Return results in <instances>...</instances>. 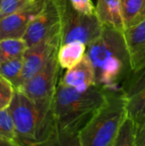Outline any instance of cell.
Wrapping results in <instances>:
<instances>
[{
  "instance_id": "5",
  "label": "cell",
  "mask_w": 145,
  "mask_h": 146,
  "mask_svg": "<svg viewBox=\"0 0 145 146\" xmlns=\"http://www.w3.org/2000/svg\"><path fill=\"white\" fill-rule=\"evenodd\" d=\"M103 25L96 15L79 12L69 0H62L61 45L79 41L85 45L91 44L102 33Z\"/></svg>"
},
{
  "instance_id": "3",
  "label": "cell",
  "mask_w": 145,
  "mask_h": 146,
  "mask_svg": "<svg viewBox=\"0 0 145 146\" xmlns=\"http://www.w3.org/2000/svg\"><path fill=\"white\" fill-rule=\"evenodd\" d=\"M53 100L35 102L15 88L8 110L14 121L21 145H55Z\"/></svg>"
},
{
  "instance_id": "14",
  "label": "cell",
  "mask_w": 145,
  "mask_h": 146,
  "mask_svg": "<svg viewBox=\"0 0 145 146\" xmlns=\"http://www.w3.org/2000/svg\"><path fill=\"white\" fill-rule=\"evenodd\" d=\"M87 45L74 41L62 44L57 51V60L62 68L69 69L78 64L86 53Z\"/></svg>"
},
{
  "instance_id": "20",
  "label": "cell",
  "mask_w": 145,
  "mask_h": 146,
  "mask_svg": "<svg viewBox=\"0 0 145 146\" xmlns=\"http://www.w3.org/2000/svg\"><path fill=\"white\" fill-rule=\"evenodd\" d=\"M15 93V87L6 79L0 76V110L8 109Z\"/></svg>"
},
{
  "instance_id": "13",
  "label": "cell",
  "mask_w": 145,
  "mask_h": 146,
  "mask_svg": "<svg viewBox=\"0 0 145 146\" xmlns=\"http://www.w3.org/2000/svg\"><path fill=\"white\" fill-rule=\"evenodd\" d=\"M96 15L103 26L124 32L121 0H97Z\"/></svg>"
},
{
  "instance_id": "23",
  "label": "cell",
  "mask_w": 145,
  "mask_h": 146,
  "mask_svg": "<svg viewBox=\"0 0 145 146\" xmlns=\"http://www.w3.org/2000/svg\"><path fill=\"white\" fill-rule=\"evenodd\" d=\"M136 146H145V119L137 125Z\"/></svg>"
},
{
  "instance_id": "11",
  "label": "cell",
  "mask_w": 145,
  "mask_h": 146,
  "mask_svg": "<svg viewBox=\"0 0 145 146\" xmlns=\"http://www.w3.org/2000/svg\"><path fill=\"white\" fill-rule=\"evenodd\" d=\"M132 72L145 68V20L123 32Z\"/></svg>"
},
{
  "instance_id": "22",
  "label": "cell",
  "mask_w": 145,
  "mask_h": 146,
  "mask_svg": "<svg viewBox=\"0 0 145 146\" xmlns=\"http://www.w3.org/2000/svg\"><path fill=\"white\" fill-rule=\"evenodd\" d=\"M70 3L80 13L85 15H96V6L91 0H69Z\"/></svg>"
},
{
  "instance_id": "18",
  "label": "cell",
  "mask_w": 145,
  "mask_h": 146,
  "mask_svg": "<svg viewBox=\"0 0 145 146\" xmlns=\"http://www.w3.org/2000/svg\"><path fill=\"white\" fill-rule=\"evenodd\" d=\"M23 68V56L0 62V76L9 80L15 88Z\"/></svg>"
},
{
  "instance_id": "10",
  "label": "cell",
  "mask_w": 145,
  "mask_h": 146,
  "mask_svg": "<svg viewBox=\"0 0 145 146\" xmlns=\"http://www.w3.org/2000/svg\"><path fill=\"white\" fill-rule=\"evenodd\" d=\"M122 89L127 99L128 115L138 125L145 119V68L132 72Z\"/></svg>"
},
{
  "instance_id": "15",
  "label": "cell",
  "mask_w": 145,
  "mask_h": 146,
  "mask_svg": "<svg viewBox=\"0 0 145 146\" xmlns=\"http://www.w3.org/2000/svg\"><path fill=\"white\" fill-rule=\"evenodd\" d=\"M125 29L145 20V0H121Z\"/></svg>"
},
{
  "instance_id": "21",
  "label": "cell",
  "mask_w": 145,
  "mask_h": 146,
  "mask_svg": "<svg viewBox=\"0 0 145 146\" xmlns=\"http://www.w3.org/2000/svg\"><path fill=\"white\" fill-rule=\"evenodd\" d=\"M32 0H3L0 11V18L10 15L26 5Z\"/></svg>"
},
{
  "instance_id": "25",
  "label": "cell",
  "mask_w": 145,
  "mask_h": 146,
  "mask_svg": "<svg viewBox=\"0 0 145 146\" xmlns=\"http://www.w3.org/2000/svg\"><path fill=\"white\" fill-rule=\"evenodd\" d=\"M2 3H3V0H0V11H1V8H2Z\"/></svg>"
},
{
  "instance_id": "8",
  "label": "cell",
  "mask_w": 145,
  "mask_h": 146,
  "mask_svg": "<svg viewBox=\"0 0 145 146\" xmlns=\"http://www.w3.org/2000/svg\"><path fill=\"white\" fill-rule=\"evenodd\" d=\"M61 38L44 39L26 49L23 55V68L15 88H19L37 72H38L51 56L58 51Z\"/></svg>"
},
{
  "instance_id": "2",
  "label": "cell",
  "mask_w": 145,
  "mask_h": 146,
  "mask_svg": "<svg viewBox=\"0 0 145 146\" xmlns=\"http://www.w3.org/2000/svg\"><path fill=\"white\" fill-rule=\"evenodd\" d=\"M86 56L95 71L96 85L105 90H121L132 73L123 32L103 26L101 35L87 45Z\"/></svg>"
},
{
  "instance_id": "1",
  "label": "cell",
  "mask_w": 145,
  "mask_h": 146,
  "mask_svg": "<svg viewBox=\"0 0 145 146\" xmlns=\"http://www.w3.org/2000/svg\"><path fill=\"white\" fill-rule=\"evenodd\" d=\"M106 97V90L97 85L78 91L59 81L52 105L55 145H79L80 131L103 104Z\"/></svg>"
},
{
  "instance_id": "12",
  "label": "cell",
  "mask_w": 145,
  "mask_h": 146,
  "mask_svg": "<svg viewBox=\"0 0 145 146\" xmlns=\"http://www.w3.org/2000/svg\"><path fill=\"white\" fill-rule=\"evenodd\" d=\"M60 81L65 86L73 87L78 91H85L91 86L96 85L95 71L86 54L78 64L67 69V72Z\"/></svg>"
},
{
  "instance_id": "7",
  "label": "cell",
  "mask_w": 145,
  "mask_h": 146,
  "mask_svg": "<svg viewBox=\"0 0 145 146\" xmlns=\"http://www.w3.org/2000/svg\"><path fill=\"white\" fill-rule=\"evenodd\" d=\"M60 64L57 52L54 54L46 64L19 89L35 102L52 101L57 85L60 81Z\"/></svg>"
},
{
  "instance_id": "24",
  "label": "cell",
  "mask_w": 145,
  "mask_h": 146,
  "mask_svg": "<svg viewBox=\"0 0 145 146\" xmlns=\"http://www.w3.org/2000/svg\"><path fill=\"white\" fill-rule=\"evenodd\" d=\"M0 146H13V145L11 143H9V141L0 139Z\"/></svg>"
},
{
  "instance_id": "17",
  "label": "cell",
  "mask_w": 145,
  "mask_h": 146,
  "mask_svg": "<svg viewBox=\"0 0 145 146\" xmlns=\"http://www.w3.org/2000/svg\"><path fill=\"white\" fill-rule=\"evenodd\" d=\"M137 125L128 115L121 123L113 146H136Z\"/></svg>"
},
{
  "instance_id": "6",
  "label": "cell",
  "mask_w": 145,
  "mask_h": 146,
  "mask_svg": "<svg viewBox=\"0 0 145 146\" xmlns=\"http://www.w3.org/2000/svg\"><path fill=\"white\" fill-rule=\"evenodd\" d=\"M62 0H46L41 11L33 18L23 37L28 47L44 39L61 38Z\"/></svg>"
},
{
  "instance_id": "4",
  "label": "cell",
  "mask_w": 145,
  "mask_h": 146,
  "mask_svg": "<svg viewBox=\"0 0 145 146\" xmlns=\"http://www.w3.org/2000/svg\"><path fill=\"white\" fill-rule=\"evenodd\" d=\"M106 92L105 101L79 134V146H113L117 132L128 115L123 89Z\"/></svg>"
},
{
  "instance_id": "9",
  "label": "cell",
  "mask_w": 145,
  "mask_h": 146,
  "mask_svg": "<svg viewBox=\"0 0 145 146\" xmlns=\"http://www.w3.org/2000/svg\"><path fill=\"white\" fill-rule=\"evenodd\" d=\"M46 0H32L15 12L0 18V40L23 38L29 24L41 11Z\"/></svg>"
},
{
  "instance_id": "19",
  "label": "cell",
  "mask_w": 145,
  "mask_h": 146,
  "mask_svg": "<svg viewBox=\"0 0 145 146\" xmlns=\"http://www.w3.org/2000/svg\"><path fill=\"white\" fill-rule=\"evenodd\" d=\"M0 139L9 141L13 146H20L15 123L8 109L0 110Z\"/></svg>"
},
{
  "instance_id": "16",
  "label": "cell",
  "mask_w": 145,
  "mask_h": 146,
  "mask_svg": "<svg viewBox=\"0 0 145 146\" xmlns=\"http://www.w3.org/2000/svg\"><path fill=\"white\" fill-rule=\"evenodd\" d=\"M28 48L24 38H4L0 40V62L23 56Z\"/></svg>"
}]
</instances>
